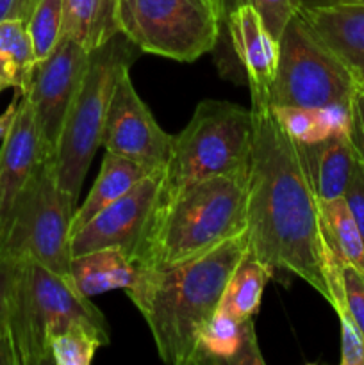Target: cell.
Segmentation results:
<instances>
[{"mask_svg": "<svg viewBox=\"0 0 364 365\" xmlns=\"http://www.w3.org/2000/svg\"><path fill=\"white\" fill-rule=\"evenodd\" d=\"M298 13L364 88V2L302 7Z\"/></svg>", "mask_w": 364, "mask_h": 365, "instance_id": "obj_15", "label": "cell"}, {"mask_svg": "<svg viewBox=\"0 0 364 365\" xmlns=\"http://www.w3.org/2000/svg\"><path fill=\"white\" fill-rule=\"evenodd\" d=\"M36 59L43 61L63 38V0H39L27 24Z\"/></svg>", "mask_w": 364, "mask_h": 365, "instance_id": "obj_24", "label": "cell"}, {"mask_svg": "<svg viewBox=\"0 0 364 365\" xmlns=\"http://www.w3.org/2000/svg\"><path fill=\"white\" fill-rule=\"evenodd\" d=\"M327 239L339 259L364 274V239L352 216L345 196L334 200H320Z\"/></svg>", "mask_w": 364, "mask_h": 365, "instance_id": "obj_23", "label": "cell"}, {"mask_svg": "<svg viewBox=\"0 0 364 365\" xmlns=\"http://www.w3.org/2000/svg\"><path fill=\"white\" fill-rule=\"evenodd\" d=\"M357 89L345 64L300 13L295 14L278 38L277 73L268 95L270 109L352 106Z\"/></svg>", "mask_w": 364, "mask_h": 365, "instance_id": "obj_8", "label": "cell"}, {"mask_svg": "<svg viewBox=\"0 0 364 365\" xmlns=\"http://www.w3.org/2000/svg\"><path fill=\"white\" fill-rule=\"evenodd\" d=\"M227 21L223 0H118L116 24L143 53L193 63L213 52Z\"/></svg>", "mask_w": 364, "mask_h": 365, "instance_id": "obj_7", "label": "cell"}, {"mask_svg": "<svg viewBox=\"0 0 364 365\" xmlns=\"http://www.w3.org/2000/svg\"><path fill=\"white\" fill-rule=\"evenodd\" d=\"M248 230V173L223 175L159 200L139 267H171Z\"/></svg>", "mask_w": 364, "mask_h": 365, "instance_id": "obj_3", "label": "cell"}, {"mask_svg": "<svg viewBox=\"0 0 364 365\" xmlns=\"http://www.w3.org/2000/svg\"><path fill=\"white\" fill-rule=\"evenodd\" d=\"M18 102H20V93H16V96L13 98V102L7 106V109L0 114V141L6 138V134L9 132L11 125H13L14 116H16L18 110Z\"/></svg>", "mask_w": 364, "mask_h": 365, "instance_id": "obj_33", "label": "cell"}, {"mask_svg": "<svg viewBox=\"0 0 364 365\" xmlns=\"http://www.w3.org/2000/svg\"><path fill=\"white\" fill-rule=\"evenodd\" d=\"M341 327V365H364V335L345 305L334 309Z\"/></svg>", "mask_w": 364, "mask_h": 365, "instance_id": "obj_28", "label": "cell"}, {"mask_svg": "<svg viewBox=\"0 0 364 365\" xmlns=\"http://www.w3.org/2000/svg\"><path fill=\"white\" fill-rule=\"evenodd\" d=\"M345 200L364 239V166L359 160V155H357L355 170H353L350 184L345 191Z\"/></svg>", "mask_w": 364, "mask_h": 365, "instance_id": "obj_30", "label": "cell"}, {"mask_svg": "<svg viewBox=\"0 0 364 365\" xmlns=\"http://www.w3.org/2000/svg\"><path fill=\"white\" fill-rule=\"evenodd\" d=\"M102 341L84 327L56 335L50 342V359L56 365H89Z\"/></svg>", "mask_w": 364, "mask_h": 365, "instance_id": "obj_25", "label": "cell"}, {"mask_svg": "<svg viewBox=\"0 0 364 365\" xmlns=\"http://www.w3.org/2000/svg\"><path fill=\"white\" fill-rule=\"evenodd\" d=\"M263 365L252 319H236L218 309L200 331L193 364Z\"/></svg>", "mask_w": 364, "mask_h": 365, "instance_id": "obj_16", "label": "cell"}, {"mask_svg": "<svg viewBox=\"0 0 364 365\" xmlns=\"http://www.w3.org/2000/svg\"><path fill=\"white\" fill-rule=\"evenodd\" d=\"M248 248L246 230L178 266L139 267L125 292L145 317L164 364H193L200 331L220 307L228 278Z\"/></svg>", "mask_w": 364, "mask_h": 365, "instance_id": "obj_2", "label": "cell"}, {"mask_svg": "<svg viewBox=\"0 0 364 365\" xmlns=\"http://www.w3.org/2000/svg\"><path fill=\"white\" fill-rule=\"evenodd\" d=\"M298 145L318 200L345 196L357 164L352 134H334L323 141Z\"/></svg>", "mask_w": 364, "mask_h": 365, "instance_id": "obj_17", "label": "cell"}, {"mask_svg": "<svg viewBox=\"0 0 364 365\" xmlns=\"http://www.w3.org/2000/svg\"><path fill=\"white\" fill-rule=\"evenodd\" d=\"M75 327L91 330L103 346L111 342L106 316L59 277L31 259H20L9 312L14 365L52 364L50 342Z\"/></svg>", "mask_w": 364, "mask_h": 365, "instance_id": "obj_4", "label": "cell"}, {"mask_svg": "<svg viewBox=\"0 0 364 365\" xmlns=\"http://www.w3.org/2000/svg\"><path fill=\"white\" fill-rule=\"evenodd\" d=\"M343 292L350 316L364 335V274L353 266H343Z\"/></svg>", "mask_w": 364, "mask_h": 365, "instance_id": "obj_29", "label": "cell"}, {"mask_svg": "<svg viewBox=\"0 0 364 365\" xmlns=\"http://www.w3.org/2000/svg\"><path fill=\"white\" fill-rule=\"evenodd\" d=\"M102 146L111 153L161 171L170 159L173 135L161 128L131 81V68L118 77L103 125Z\"/></svg>", "mask_w": 364, "mask_h": 365, "instance_id": "obj_11", "label": "cell"}, {"mask_svg": "<svg viewBox=\"0 0 364 365\" xmlns=\"http://www.w3.org/2000/svg\"><path fill=\"white\" fill-rule=\"evenodd\" d=\"M225 9H234L238 4H250L263 18V24L275 39L280 38L282 31L295 14L302 9V0H223Z\"/></svg>", "mask_w": 364, "mask_h": 365, "instance_id": "obj_27", "label": "cell"}, {"mask_svg": "<svg viewBox=\"0 0 364 365\" xmlns=\"http://www.w3.org/2000/svg\"><path fill=\"white\" fill-rule=\"evenodd\" d=\"M36 59L27 24L6 21L0 25V88H14L24 95L31 84Z\"/></svg>", "mask_w": 364, "mask_h": 365, "instance_id": "obj_22", "label": "cell"}, {"mask_svg": "<svg viewBox=\"0 0 364 365\" xmlns=\"http://www.w3.org/2000/svg\"><path fill=\"white\" fill-rule=\"evenodd\" d=\"M338 2H364V0H302V7L328 6V4H338Z\"/></svg>", "mask_w": 364, "mask_h": 365, "instance_id": "obj_34", "label": "cell"}, {"mask_svg": "<svg viewBox=\"0 0 364 365\" xmlns=\"http://www.w3.org/2000/svg\"><path fill=\"white\" fill-rule=\"evenodd\" d=\"M77 205L61 191L52 157H45L25 185L0 253L31 259L70 280L71 221Z\"/></svg>", "mask_w": 364, "mask_h": 365, "instance_id": "obj_9", "label": "cell"}, {"mask_svg": "<svg viewBox=\"0 0 364 365\" xmlns=\"http://www.w3.org/2000/svg\"><path fill=\"white\" fill-rule=\"evenodd\" d=\"M118 0H63V36L77 41L89 53L120 34Z\"/></svg>", "mask_w": 364, "mask_h": 365, "instance_id": "obj_20", "label": "cell"}, {"mask_svg": "<svg viewBox=\"0 0 364 365\" xmlns=\"http://www.w3.org/2000/svg\"><path fill=\"white\" fill-rule=\"evenodd\" d=\"M139 266L120 248H100L71 257L70 282L84 298L123 289L127 291L138 277Z\"/></svg>", "mask_w": 364, "mask_h": 365, "instance_id": "obj_18", "label": "cell"}, {"mask_svg": "<svg viewBox=\"0 0 364 365\" xmlns=\"http://www.w3.org/2000/svg\"><path fill=\"white\" fill-rule=\"evenodd\" d=\"M0 91H2V88H0Z\"/></svg>", "mask_w": 364, "mask_h": 365, "instance_id": "obj_35", "label": "cell"}, {"mask_svg": "<svg viewBox=\"0 0 364 365\" xmlns=\"http://www.w3.org/2000/svg\"><path fill=\"white\" fill-rule=\"evenodd\" d=\"M152 171L143 168L141 164L107 152L91 191L86 196L82 205L75 210L74 221H71V234L84 227L100 210L131 191L138 182H141Z\"/></svg>", "mask_w": 364, "mask_h": 365, "instance_id": "obj_19", "label": "cell"}, {"mask_svg": "<svg viewBox=\"0 0 364 365\" xmlns=\"http://www.w3.org/2000/svg\"><path fill=\"white\" fill-rule=\"evenodd\" d=\"M139 53L138 46L123 34H116L89 56L52 157L57 184L75 205L93 157L102 146L103 125L118 77L132 66Z\"/></svg>", "mask_w": 364, "mask_h": 365, "instance_id": "obj_6", "label": "cell"}, {"mask_svg": "<svg viewBox=\"0 0 364 365\" xmlns=\"http://www.w3.org/2000/svg\"><path fill=\"white\" fill-rule=\"evenodd\" d=\"M223 6H225V4H223ZM225 11H227V9H225Z\"/></svg>", "mask_w": 364, "mask_h": 365, "instance_id": "obj_36", "label": "cell"}, {"mask_svg": "<svg viewBox=\"0 0 364 365\" xmlns=\"http://www.w3.org/2000/svg\"><path fill=\"white\" fill-rule=\"evenodd\" d=\"M352 139L364 166V88H359L352 102Z\"/></svg>", "mask_w": 364, "mask_h": 365, "instance_id": "obj_31", "label": "cell"}, {"mask_svg": "<svg viewBox=\"0 0 364 365\" xmlns=\"http://www.w3.org/2000/svg\"><path fill=\"white\" fill-rule=\"evenodd\" d=\"M163 171H152L121 198L71 234V257L100 248H120L138 262L163 187Z\"/></svg>", "mask_w": 364, "mask_h": 365, "instance_id": "obj_10", "label": "cell"}, {"mask_svg": "<svg viewBox=\"0 0 364 365\" xmlns=\"http://www.w3.org/2000/svg\"><path fill=\"white\" fill-rule=\"evenodd\" d=\"M91 53L70 38H61L46 59L38 61L24 93L49 157H54L68 109L79 91Z\"/></svg>", "mask_w": 364, "mask_h": 365, "instance_id": "obj_12", "label": "cell"}, {"mask_svg": "<svg viewBox=\"0 0 364 365\" xmlns=\"http://www.w3.org/2000/svg\"><path fill=\"white\" fill-rule=\"evenodd\" d=\"M45 157H49L27 96L20 95L16 116L0 148V246L6 239L14 209Z\"/></svg>", "mask_w": 364, "mask_h": 365, "instance_id": "obj_13", "label": "cell"}, {"mask_svg": "<svg viewBox=\"0 0 364 365\" xmlns=\"http://www.w3.org/2000/svg\"><path fill=\"white\" fill-rule=\"evenodd\" d=\"M252 114L250 248L271 271L296 274L334 309L345 302V262L327 239L320 200L298 145L282 128L273 109H252Z\"/></svg>", "mask_w": 364, "mask_h": 365, "instance_id": "obj_1", "label": "cell"}, {"mask_svg": "<svg viewBox=\"0 0 364 365\" xmlns=\"http://www.w3.org/2000/svg\"><path fill=\"white\" fill-rule=\"evenodd\" d=\"M39 0H0V25L6 21L29 24Z\"/></svg>", "mask_w": 364, "mask_h": 365, "instance_id": "obj_32", "label": "cell"}, {"mask_svg": "<svg viewBox=\"0 0 364 365\" xmlns=\"http://www.w3.org/2000/svg\"><path fill=\"white\" fill-rule=\"evenodd\" d=\"M227 29L236 53L245 68L252 95L250 109L268 106L271 82L277 73L278 39L264 27L263 18L250 4H238L227 14Z\"/></svg>", "mask_w": 364, "mask_h": 365, "instance_id": "obj_14", "label": "cell"}, {"mask_svg": "<svg viewBox=\"0 0 364 365\" xmlns=\"http://www.w3.org/2000/svg\"><path fill=\"white\" fill-rule=\"evenodd\" d=\"M271 273L273 271L248 248L232 271L218 309L236 319H252L259 310Z\"/></svg>", "mask_w": 364, "mask_h": 365, "instance_id": "obj_21", "label": "cell"}, {"mask_svg": "<svg viewBox=\"0 0 364 365\" xmlns=\"http://www.w3.org/2000/svg\"><path fill=\"white\" fill-rule=\"evenodd\" d=\"M20 259L0 253V364L14 365L9 342V312Z\"/></svg>", "mask_w": 364, "mask_h": 365, "instance_id": "obj_26", "label": "cell"}, {"mask_svg": "<svg viewBox=\"0 0 364 365\" xmlns=\"http://www.w3.org/2000/svg\"><path fill=\"white\" fill-rule=\"evenodd\" d=\"M252 145V109L225 100H202L189 123L173 135L159 200L207 178L248 173Z\"/></svg>", "mask_w": 364, "mask_h": 365, "instance_id": "obj_5", "label": "cell"}]
</instances>
